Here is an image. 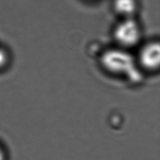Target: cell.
Returning <instances> with one entry per match:
<instances>
[{"label": "cell", "instance_id": "cell-3", "mask_svg": "<svg viewBox=\"0 0 160 160\" xmlns=\"http://www.w3.org/2000/svg\"><path fill=\"white\" fill-rule=\"evenodd\" d=\"M145 70L155 71L160 64V46L159 42H150L145 44L139 51L137 63Z\"/></svg>", "mask_w": 160, "mask_h": 160}, {"label": "cell", "instance_id": "cell-4", "mask_svg": "<svg viewBox=\"0 0 160 160\" xmlns=\"http://www.w3.org/2000/svg\"><path fill=\"white\" fill-rule=\"evenodd\" d=\"M113 8L122 18H135L138 8L137 0H114Z\"/></svg>", "mask_w": 160, "mask_h": 160}, {"label": "cell", "instance_id": "cell-2", "mask_svg": "<svg viewBox=\"0 0 160 160\" xmlns=\"http://www.w3.org/2000/svg\"><path fill=\"white\" fill-rule=\"evenodd\" d=\"M141 28L135 18H122L115 27L113 36L119 48H130L138 44L141 39Z\"/></svg>", "mask_w": 160, "mask_h": 160}, {"label": "cell", "instance_id": "cell-5", "mask_svg": "<svg viewBox=\"0 0 160 160\" xmlns=\"http://www.w3.org/2000/svg\"><path fill=\"white\" fill-rule=\"evenodd\" d=\"M8 62V53L5 48L0 47V69L5 67Z\"/></svg>", "mask_w": 160, "mask_h": 160}, {"label": "cell", "instance_id": "cell-6", "mask_svg": "<svg viewBox=\"0 0 160 160\" xmlns=\"http://www.w3.org/2000/svg\"><path fill=\"white\" fill-rule=\"evenodd\" d=\"M5 155L4 153V151L2 149V148L0 147V160H4Z\"/></svg>", "mask_w": 160, "mask_h": 160}, {"label": "cell", "instance_id": "cell-1", "mask_svg": "<svg viewBox=\"0 0 160 160\" xmlns=\"http://www.w3.org/2000/svg\"><path fill=\"white\" fill-rule=\"evenodd\" d=\"M100 62L102 68L110 73L128 76L131 79H140L136 59L124 48L105 51L101 54Z\"/></svg>", "mask_w": 160, "mask_h": 160}]
</instances>
